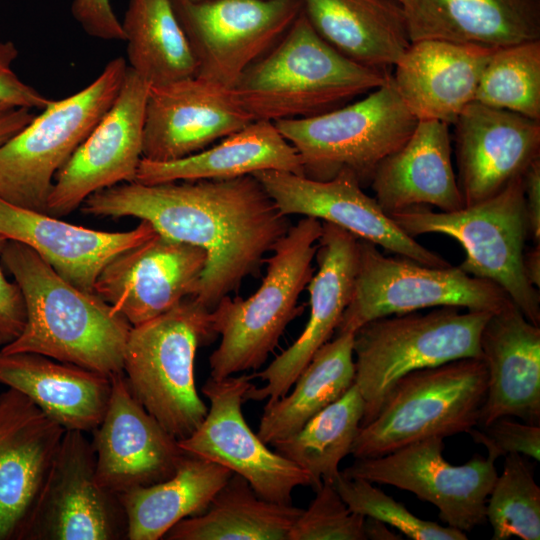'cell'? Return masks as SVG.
I'll list each match as a JSON object with an SVG mask.
<instances>
[{"label":"cell","mask_w":540,"mask_h":540,"mask_svg":"<svg viewBox=\"0 0 540 540\" xmlns=\"http://www.w3.org/2000/svg\"><path fill=\"white\" fill-rule=\"evenodd\" d=\"M80 209L92 216L145 220L163 236L202 248L207 263L193 298L210 311L246 277L259 274L265 254L291 227L253 175L120 183L93 193Z\"/></svg>","instance_id":"cell-1"},{"label":"cell","mask_w":540,"mask_h":540,"mask_svg":"<svg viewBox=\"0 0 540 540\" xmlns=\"http://www.w3.org/2000/svg\"><path fill=\"white\" fill-rule=\"evenodd\" d=\"M0 262L14 277L26 308L21 334L5 353L31 352L109 377L123 372L131 324L95 292L61 277L33 249L8 240Z\"/></svg>","instance_id":"cell-2"},{"label":"cell","mask_w":540,"mask_h":540,"mask_svg":"<svg viewBox=\"0 0 540 540\" xmlns=\"http://www.w3.org/2000/svg\"><path fill=\"white\" fill-rule=\"evenodd\" d=\"M391 72L360 65L323 40L303 11L232 90L254 120L306 118L381 86Z\"/></svg>","instance_id":"cell-3"},{"label":"cell","mask_w":540,"mask_h":540,"mask_svg":"<svg viewBox=\"0 0 540 540\" xmlns=\"http://www.w3.org/2000/svg\"><path fill=\"white\" fill-rule=\"evenodd\" d=\"M322 230V221L310 216L291 225L265 258L259 288L247 299L225 296L211 311L212 329L221 340L209 357L210 377L258 370L266 362L288 324L304 310L297 302L314 274Z\"/></svg>","instance_id":"cell-4"},{"label":"cell","mask_w":540,"mask_h":540,"mask_svg":"<svg viewBox=\"0 0 540 540\" xmlns=\"http://www.w3.org/2000/svg\"><path fill=\"white\" fill-rule=\"evenodd\" d=\"M216 336L211 311L193 297L130 330L123 356L129 388L177 440L190 436L207 414L195 385L194 360L197 349Z\"/></svg>","instance_id":"cell-5"},{"label":"cell","mask_w":540,"mask_h":540,"mask_svg":"<svg viewBox=\"0 0 540 540\" xmlns=\"http://www.w3.org/2000/svg\"><path fill=\"white\" fill-rule=\"evenodd\" d=\"M389 215L413 238L438 233L455 239L465 251L459 267L497 284L527 320L540 326V295L523 270L528 226L522 176L494 196L454 211L416 205Z\"/></svg>","instance_id":"cell-6"},{"label":"cell","mask_w":540,"mask_h":540,"mask_svg":"<svg viewBox=\"0 0 540 540\" xmlns=\"http://www.w3.org/2000/svg\"><path fill=\"white\" fill-rule=\"evenodd\" d=\"M487 382L481 357L404 375L392 386L374 418L360 426L350 454L374 458L427 438L468 433L478 425Z\"/></svg>","instance_id":"cell-7"},{"label":"cell","mask_w":540,"mask_h":540,"mask_svg":"<svg viewBox=\"0 0 540 540\" xmlns=\"http://www.w3.org/2000/svg\"><path fill=\"white\" fill-rule=\"evenodd\" d=\"M437 307L374 319L354 333V384L364 401L361 426L379 411L404 375L454 360L481 357L480 337L491 312Z\"/></svg>","instance_id":"cell-8"},{"label":"cell","mask_w":540,"mask_h":540,"mask_svg":"<svg viewBox=\"0 0 540 540\" xmlns=\"http://www.w3.org/2000/svg\"><path fill=\"white\" fill-rule=\"evenodd\" d=\"M391 74L358 101L274 122L297 151L304 176L325 181L348 170L361 185L370 183L379 164L407 141L418 119L402 101Z\"/></svg>","instance_id":"cell-9"},{"label":"cell","mask_w":540,"mask_h":540,"mask_svg":"<svg viewBox=\"0 0 540 540\" xmlns=\"http://www.w3.org/2000/svg\"><path fill=\"white\" fill-rule=\"evenodd\" d=\"M127 67L123 57L110 60L88 86L50 100L0 145V199L46 213L56 174L114 102Z\"/></svg>","instance_id":"cell-10"},{"label":"cell","mask_w":540,"mask_h":540,"mask_svg":"<svg viewBox=\"0 0 540 540\" xmlns=\"http://www.w3.org/2000/svg\"><path fill=\"white\" fill-rule=\"evenodd\" d=\"M510 303L497 284L459 266L431 267L403 256H386L375 244L358 239L353 293L335 334L355 333L374 319L426 308L494 313Z\"/></svg>","instance_id":"cell-11"},{"label":"cell","mask_w":540,"mask_h":540,"mask_svg":"<svg viewBox=\"0 0 540 540\" xmlns=\"http://www.w3.org/2000/svg\"><path fill=\"white\" fill-rule=\"evenodd\" d=\"M17 540L127 539L120 497L96 477L92 441L66 430Z\"/></svg>","instance_id":"cell-12"},{"label":"cell","mask_w":540,"mask_h":540,"mask_svg":"<svg viewBox=\"0 0 540 540\" xmlns=\"http://www.w3.org/2000/svg\"><path fill=\"white\" fill-rule=\"evenodd\" d=\"M197 76L233 87L302 12L301 0H170Z\"/></svg>","instance_id":"cell-13"},{"label":"cell","mask_w":540,"mask_h":540,"mask_svg":"<svg viewBox=\"0 0 540 540\" xmlns=\"http://www.w3.org/2000/svg\"><path fill=\"white\" fill-rule=\"evenodd\" d=\"M443 450V438L431 437L383 456L355 458L341 474L409 491L436 506L448 526L469 532L486 521L496 458L475 455L457 466L444 459Z\"/></svg>","instance_id":"cell-14"},{"label":"cell","mask_w":540,"mask_h":540,"mask_svg":"<svg viewBox=\"0 0 540 540\" xmlns=\"http://www.w3.org/2000/svg\"><path fill=\"white\" fill-rule=\"evenodd\" d=\"M250 374L209 377L201 388L210 406L200 426L178 440L189 454L218 463L245 478L262 498L292 504L298 486H312L309 475L292 461L270 450L242 413L245 392L253 385Z\"/></svg>","instance_id":"cell-15"},{"label":"cell","mask_w":540,"mask_h":540,"mask_svg":"<svg viewBox=\"0 0 540 540\" xmlns=\"http://www.w3.org/2000/svg\"><path fill=\"white\" fill-rule=\"evenodd\" d=\"M149 88L127 67L114 102L56 174L47 214L64 217L80 208L93 193L135 181L143 158Z\"/></svg>","instance_id":"cell-16"},{"label":"cell","mask_w":540,"mask_h":540,"mask_svg":"<svg viewBox=\"0 0 540 540\" xmlns=\"http://www.w3.org/2000/svg\"><path fill=\"white\" fill-rule=\"evenodd\" d=\"M253 176L286 216L315 217L420 264L450 266L439 254L406 234L348 170L325 181L278 170L259 171Z\"/></svg>","instance_id":"cell-17"},{"label":"cell","mask_w":540,"mask_h":540,"mask_svg":"<svg viewBox=\"0 0 540 540\" xmlns=\"http://www.w3.org/2000/svg\"><path fill=\"white\" fill-rule=\"evenodd\" d=\"M206 263L202 248L157 233L108 262L94 292L138 326L195 297Z\"/></svg>","instance_id":"cell-18"},{"label":"cell","mask_w":540,"mask_h":540,"mask_svg":"<svg viewBox=\"0 0 540 540\" xmlns=\"http://www.w3.org/2000/svg\"><path fill=\"white\" fill-rule=\"evenodd\" d=\"M253 121L231 87L197 75L150 86L142 155L156 162L181 159Z\"/></svg>","instance_id":"cell-19"},{"label":"cell","mask_w":540,"mask_h":540,"mask_svg":"<svg viewBox=\"0 0 540 540\" xmlns=\"http://www.w3.org/2000/svg\"><path fill=\"white\" fill-rule=\"evenodd\" d=\"M322 235L315 254L318 265L306 288L310 314L299 337L264 370L250 374L265 382L252 385L248 400L272 401L289 392L317 350L335 333L353 293L357 271L358 238L347 230L322 222Z\"/></svg>","instance_id":"cell-20"},{"label":"cell","mask_w":540,"mask_h":540,"mask_svg":"<svg viewBox=\"0 0 540 540\" xmlns=\"http://www.w3.org/2000/svg\"><path fill=\"white\" fill-rule=\"evenodd\" d=\"M93 432L97 480L117 495L170 478L186 454L136 399L123 372L111 376L108 406Z\"/></svg>","instance_id":"cell-21"},{"label":"cell","mask_w":540,"mask_h":540,"mask_svg":"<svg viewBox=\"0 0 540 540\" xmlns=\"http://www.w3.org/2000/svg\"><path fill=\"white\" fill-rule=\"evenodd\" d=\"M453 125L463 207L494 196L540 157V121L473 101Z\"/></svg>","instance_id":"cell-22"},{"label":"cell","mask_w":540,"mask_h":540,"mask_svg":"<svg viewBox=\"0 0 540 540\" xmlns=\"http://www.w3.org/2000/svg\"><path fill=\"white\" fill-rule=\"evenodd\" d=\"M65 431L22 393H0V540L16 539Z\"/></svg>","instance_id":"cell-23"},{"label":"cell","mask_w":540,"mask_h":540,"mask_svg":"<svg viewBox=\"0 0 540 540\" xmlns=\"http://www.w3.org/2000/svg\"><path fill=\"white\" fill-rule=\"evenodd\" d=\"M0 234L33 249L72 285L94 292L96 279L108 262L157 231L145 220L129 231L94 230L0 199Z\"/></svg>","instance_id":"cell-24"},{"label":"cell","mask_w":540,"mask_h":540,"mask_svg":"<svg viewBox=\"0 0 540 540\" xmlns=\"http://www.w3.org/2000/svg\"><path fill=\"white\" fill-rule=\"evenodd\" d=\"M496 49L434 39L411 42L391 76L418 121L451 125L475 100L483 70Z\"/></svg>","instance_id":"cell-25"},{"label":"cell","mask_w":540,"mask_h":540,"mask_svg":"<svg viewBox=\"0 0 540 540\" xmlns=\"http://www.w3.org/2000/svg\"><path fill=\"white\" fill-rule=\"evenodd\" d=\"M488 375L478 425L501 417L540 422V326L510 303L490 315L480 337Z\"/></svg>","instance_id":"cell-26"},{"label":"cell","mask_w":540,"mask_h":540,"mask_svg":"<svg viewBox=\"0 0 540 540\" xmlns=\"http://www.w3.org/2000/svg\"><path fill=\"white\" fill-rule=\"evenodd\" d=\"M448 126L437 120H419L407 141L379 164L370 184L385 212L416 205L445 212L463 207Z\"/></svg>","instance_id":"cell-27"},{"label":"cell","mask_w":540,"mask_h":540,"mask_svg":"<svg viewBox=\"0 0 540 540\" xmlns=\"http://www.w3.org/2000/svg\"><path fill=\"white\" fill-rule=\"evenodd\" d=\"M411 42L502 48L540 40V0H397Z\"/></svg>","instance_id":"cell-28"},{"label":"cell","mask_w":540,"mask_h":540,"mask_svg":"<svg viewBox=\"0 0 540 540\" xmlns=\"http://www.w3.org/2000/svg\"><path fill=\"white\" fill-rule=\"evenodd\" d=\"M0 384L38 406L65 430L93 432L106 412L111 377L31 352L0 348Z\"/></svg>","instance_id":"cell-29"},{"label":"cell","mask_w":540,"mask_h":540,"mask_svg":"<svg viewBox=\"0 0 540 540\" xmlns=\"http://www.w3.org/2000/svg\"><path fill=\"white\" fill-rule=\"evenodd\" d=\"M303 174L295 148L275 123L255 120L190 156L167 162L142 158L135 182L147 185L202 179H232L259 171Z\"/></svg>","instance_id":"cell-30"},{"label":"cell","mask_w":540,"mask_h":540,"mask_svg":"<svg viewBox=\"0 0 540 540\" xmlns=\"http://www.w3.org/2000/svg\"><path fill=\"white\" fill-rule=\"evenodd\" d=\"M317 34L350 60L390 72L410 45L397 0H301Z\"/></svg>","instance_id":"cell-31"},{"label":"cell","mask_w":540,"mask_h":540,"mask_svg":"<svg viewBox=\"0 0 540 540\" xmlns=\"http://www.w3.org/2000/svg\"><path fill=\"white\" fill-rule=\"evenodd\" d=\"M233 475L228 468L186 453L170 478L120 494L127 539L159 540L181 520L205 512Z\"/></svg>","instance_id":"cell-32"},{"label":"cell","mask_w":540,"mask_h":540,"mask_svg":"<svg viewBox=\"0 0 540 540\" xmlns=\"http://www.w3.org/2000/svg\"><path fill=\"white\" fill-rule=\"evenodd\" d=\"M354 333L335 334L322 345L295 381L291 393L267 401L258 437L273 444L297 433L313 416L339 399L355 379Z\"/></svg>","instance_id":"cell-33"},{"label":"cell","mask_w":540,"mask_h":540,"mask_svg":"<svg viewBox=\"0 0 540 540\" xmlns=\"http://www.w3.org/2000/svg\"><path fill=\"white\" fill-rule=\"evenodd\" d=\"M303 509L260 497L233 473L200 515L185 518L164 536L167 540H288Z\"/></svg>","instance_id":"cell-34"},{"label":"cell","mask_w":540,"mask_h":540,"mask_svg":"<svg viewBox=\"0 0 540 540\" xmlns=\"http://www.w3.org/2000/svg\"><path fill=\"white\" fill-rule=\"evenodd\" d=\"M121 25L128 67L150 86L196 76L195 57L170 0H128Z\"/></svg>","instance_id":"cell-35"},{"label":"cell","mask_w":540,"mask_h":540,"mask_svg":"<svg viewBox=\"0 0 540 540\" xmlns=\"http://www.w3.org/2000/svg\"><path fill=\"white\" fill-rule=\"evenodd\" d=\"M363 416L364 401L353 384L297 433L271 446L304 470L316 491L322 482L333 483L339 476V464L350 454Z\"/></svg>","instance_id":"cell-36"},{"label":"cell","mask_w":540,"mask_h":540,"mask_svg":"<svg viewBox=\"0 0 540 540\" xmlns=\"http://www.w3.org/2000/svg\"><path fill=\"white\" fill-rule=\"evenodd\" d=\"M474 101L540 121V40L496 49Z\"/></svg>","instance_id":"cell-37"},{"label":"cell","mask_w":540,"mask_h":540,"mask_svg":"<svg viewBox=\"0 0 540 540\" xmlns=\"http://www.w3.org/2000/svg\"><path fill=\"white\" fill-rule=\"evenodd\" d=\"M505 457L501 475L493 484L486 503V520L492 526L493 540L513 536L523 540L540 539V487L532 467L518 453Z\"/></svg>","instance_id":"cell-38"},{"label":"cell","mask_w":540,"mask_h":540,"mask_svg":"<svg viewBox=\"0 0 540 540\" xmlns=\"http://www.w3.org/2000/svg\"><path fill=\"white\" fill-rule=\"evenodd\" d=\"M355 513L388 524L414 540H466L465 532L421 519L373 483L341 474L331 483Z\"/></svg>","instance_id":"cell-39"},{"label":"cell","mask_w":540,"mask_h":540,"mask_svg":"<svg viewBox=\"0 0 540 540\" xmlns=\"http://www.w3.org/2000/svg\"><path fill=\"white\" fill-rule=\"evenodd\" d=\"M316 496L290 529L288 540H366V517L349 509L331 483Z\"/></svg>","instance_id":"cell-40"},{"label":"cell","mask_w":540,"mask_h":540,"mask_svg":"<svg viewBox=\"0 0 540 540\" xmlns=\"http://www.w3.org/2000/svg\"><path fill=\"white\" fill-rule=\"evenodd\" d=\"M468 434L473 441L486 447L488 455L496 459L518 453L540 460V426L520 423L511 417H501L484 427H474Z\"/></svg>","instance_id":"cell-41"},{"label":"cell","mask_w":540,"mask_h":540,"mask_svg":"<svg viewBox=\"0 0 540 540\" xmlns=\"http://www.w3.org/2000/svg\"><path fill=\"white\" fill-rule=\"evenodd\" d=\"M19 51L10 41H0V104L14 108L44 109L51 99L23 82L12 65Z\"/></svg>","instance_id":"cell-42"},{"label":"cell","mask_w":540,"mask_h":540,"mask_svg":"<svg viewBox=\"0 0 540 540\" xmlns=\"http://www.w3.org/2000/svg\"><path fill=\"white\" fill-rule=\"evenodd\" d=\"M71 12L89 36L124 41L121 21L114 13L110 0H73Z\"/></svg>","instance_id":"cell-43"},{"label":"cell","mask_w":540,"mask_h":540,"mask_svg":"<svg viewBox=\"0 0 540 540\" xmlns=\"http://www.w3.org/2000/svg\"><path fill=\"white\" fill-rule=\"evenodd\" d=\"M8 239L0 234V256ZM26 323V308L17 283L10 282L0 266V348L14 341Z\"/></svg>","instance_id":"cell-44"},{"label":"cell","mask_w":540,"mask_h":540,"mask_svg":"<svg viewBox=\"0 0 540 540\" xmlns=\"http://www.w3.org/2000/svg\"><path fill=\"white\" fill-rule=\"evenodd\" d=\"M528 235L540 244V157L527 167L522 175Z\"/></svg>","instance_id":"cell-45"},{"label":"cell","mask_w":540,"mask_h":540,"mask_svg":"<svg viewBox=\"0 0 540 540\" xmlns=\"http://www.w3.org/2000/svg\"><path fill=\"white\" fill-rule=\"evenodd\" d=\"M34 116L28 108H12L0 114V145L26 126Z\"/></svg>","instance_id":"cell-46"},{"label":"cell","mask_w":540,"mask_h":540,"mask_svg":"<svg viewBox=\"0 0 540 540\" xmlns=\"http://www.w3.org/2000/svg\"><path fill=\"white\" fill-rule=\"evenodd\" d=\"M523 270L527 280L536 288L540 286V244L523 254Z\"/></svg>","instance_id":"cell-47"},{"label":"cell","mask_w":540,"mask_h":540,"mask_svg":"<svg viewBox=\"0 0 540 540\" xmlns=\"http://www.w3.org/2000/svg\"><path fill=\"white\" fill-rule=\"evenodd\" d=\"M14 107H10L8 105H5V104H0V114L12 109Z\"/></svg>","instance_id":"cell-48"},{"label":"cell","mask_w":540,"mask_h":540,"mask_svg":"<svg viewBox=\"0 0 540 540\" xmlns=\"http://www.w3.org/2000/svg\"><path fill=\"white\" fill-rule=\"evenodd\" d=\"M192 1H203V0H192Z\"/></svg>","instance_id":"cell-49"}]
</instances>
